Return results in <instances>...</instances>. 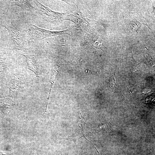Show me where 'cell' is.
Wrapping results in <instances>:
<instances>
[{"label": "cell", "mask_w": 155, "mask_h": 155, "mask_svg": "<svg viewBox=\"0 0 155 155\" xmlns=\"http://www.w3.org/2000/svg\"><path fill=\"white\" fill-rule=\"evenodd\" d=\"M107 123L102 124L99 125L96 129V131L99 132H106L109 131L110 127Z\"/></svg>", "instance_id": "11"}, {"label": "cell", "mask_w": 155, "mask_h": 155, "mask_svg": "<svg viewBox=\"0 0 155 155\" xmlns=\"http://www.w3.org/2000/svg\"><path fill=\"white\" fill-rule=\"evenodd\" d=\"M137 18L132 17L131 15L126 18L125 23L128 28L131 30H135L136 31L140 27L141 23Z\"/></svg>", "instance_id": "7"}, {"label": "cell", "mask_w": 155, "mask_h": 155, "mask_svg": "<svg viewBox=\"0 0 155 155\" xmlns=\"http://www.w3.org/2000/svg\"><path fill=\"white\" fill-rule=\"evenodd\" d=\"M130 65L131 66L132 69L133 71H136L141 67L140 65L135 60L133 57L130 60Z\"/></svg>", "instance_id": "10"}, {"label": "cell", "mask_w": 155, "mask_h": 155, "mask_svg": "<svg viewBox=\"0 0 155 155\" xmlns=\"http://www.w3.org/2000/svg\"><path fill=\"white\" fill-rule=\"evenodd\" d=\"M13 102L10 98L0 99V111L3 112L12 106Z\"/></svg>", "instance_id": "9"}, {"label": "cell", "mask_w": 155, "mask_h": 155, "mask_svg": "<svg viewBox=\"0 0 155 155\" xmlns=\"http://www.w3.org/2000/svg\"><path fill=\"white\" fill-rule=\"evenodd\" d=\"M26 28L27 32L31 38L36 40H41L58 35H69L71 32L70 30L68 29L59 31H51L41 28L32 24L29 25Z\"/></svg>", "instance_id": "2"}, {"label": "cell", "mask_w": 155, "mask_h": 155, "mask_svg": "<svg viewBox=\"0 0 155 155\" xmlns=\"http://www.w3.org/2000/svg\"><path fill=\"white\" fill-rule=\"evenodd\" d=\"M10 96L11 97L16 96L20 88V83L17 80L13 79L9 82L8 85Z\"/></svg>", "instance_id": "8"}, {"label": "cell", "mask_w": 155, "mask_h": 155, "mask_svg": "<svg viewBox=\"0 0 155 155\" xmlns=\"http://www.w3.org/2000/svg\"><path fill=\"white\" fill-rule=\"evenodd\" d=\"M0 25L5 28L11 37L14 44V49L24 51H29L31 49L26 36L16 30L8 25L3 20H0Z\"/></svg>", "instance_id": "1"}, {"label": "cell", "mask_w": 155, "mask_h": 155, "mask_svg": "<svg viewBox=\"0 0 155 155\" xmlns=\"http://www.w3.org/2000/svg\"><path fill=\"white\" fill-rule=\"evenodd\" d=\"M53 155H59V154H58L57 153H54L53 154Z\"/></svg>", "instance_id": "13"}, {"label": "cell", "mask_w": 155, "mask_h": 155, "mask_svg": "<svg viewBox=\"0 0 155 155\" xmlns=\"http://www.w3.org/2000/svg\"><path fill=\"white\" fill-rule=\"evenodd\" d=\"M78 115L79 118V121L76 129L72 134L67 137L66 139L70 140L75 142L77 141L81 137H83L87 141L90 142L97 150L92 142L88 139L85 136L84 133V128L85 127V123L84 121V118L82 115H81L80 113H78ZM97 151L98 152L97 150ZM98 153L99 152H98Z\"/></svg>", "instance_id": "4"}, {"label": "cell", "mask_w": 155, "mask_h": 155, "mask_svg": "<svg viewBox=\"0 0 155 155\" xmlns=\"http://www.w3.org/2000/svg\"><path fill=\"white\" fill-rule=\"evenodd\" d=\"M109 85L110 87L111 88H114L118 89L117 88V85L116 82V80L114 74L112 75L111 76L110 78V81L109 82Z\"/></svg>", "instance_id": "12"}, {"label": "cell", "mask_w": 155, "mask_h": 155, "mask_svg": "<svg viewBox=\"0 0 155 155\" xmlns=\"http://www.w3.org/2000/svg\"><path fill=\"white\" fill-rule=\"evenodd\" d=\"M33 2L37 7L38 13L47 21L57 22L66 20L67 13L55 12L42 4L37 0H34Z\"/></svg>", "instance_id": "3"}, {"label": "cell", "mask_w": 155, "mask_h": 155, "mask_svg": "<svg viewBox=\"0 0 155 155\" xmlns=\"http://www.w3.org/2000/svg\"><path fill=\"white\" fill-rule=\"evenodd\" d=\"M11 3L12 6H18L24 11L38 12L37 9L33 7L28 0H12Z\"/></svg>", "instance_id": "6"}, {"label": "cell", "mask_w": 155, "mask_h": 155, "mask_svg": "<svg viewBox=\"0 0 155 155\" xmlns=\"http://www.w3.org/2000/svg\"><path fill=\"white\" fill-rule=\"evenodd\" d=\"M20 54L25 57L28 69L33 71L38 78L39 74V71L36 56L32 55H25L20 53Z\"/></svg>", "instance_id": "5"}]
</instances>
